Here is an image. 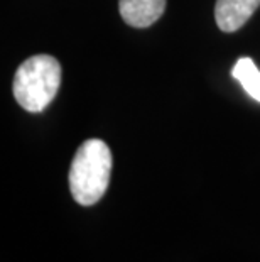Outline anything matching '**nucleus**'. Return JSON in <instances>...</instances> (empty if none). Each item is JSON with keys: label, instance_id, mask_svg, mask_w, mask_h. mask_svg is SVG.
I'll use <instances>...</instances> for the list:
<instances>
[{"label": "nucleus", "instance_id": "nucleus-3", "mask_svg": "<svg viewBox=\"0 0 260 262\" xmlns=\"http://www.w3.org/2000/svg\"><path fill=\"white\" fill-rule=\"evenodd\" d=\"M260 0H217L215 20L223 32H235L258 9Z\"/></svg>", "mask_w": 260, "mask_h": 262}, {"label": "nucleus", "instance_id": "nucleus-5", "mask_svg": "<svg viewBox=\"0 0 260 262\" xmlns=\"http://www.w3.org/2000/svg\"><path fill=\"white\" fill-rule=\"evenodd\" d=\"M231 75L235 76V80L240 81L243 90L253 100L260 102V71L252 58H240L231 70Z\"/></svg>", "mask_w": 260, "mask_h": 262}, {"label": "nucleus", "instance_id": "nucleus-1", "mask_svg": "<svg viewBox=\"0 0 260 262\" xmlns=\"http://www.w3.org/2000/svg\"><path fill=\"white\" fill-rule=\"evenodd\" d=\"M112 174V152L100 139H88L76 150L69 168L71 196L81 206L103 198Z\"/></svg>", "mask_w": 260, "mask_h": 262}, {"label": "nucleus", "instance_id": "nucleus-4", "mask_svg": "<svg viewBox=\"0 0 260 262\" xmlns=\"http://www.w3.org/2000/svg\"><path fill=\"white\" fill-rule=\"evenodd\" d=\"M120 15L137 29L152 26L166 10V0H119Z\"/></svg>", "mask_w": 260, "mask_h": 262}, {"label": "nucleus", "instance_id": "nucleus-2", "mask_svg": "<svg viewBox=\"0 0 260 262\" xmlns=\"http://www.w3.org/2000/svg\"><path fill=\"white\" fill-rule=\"evenodd\" d=\"M61 64L49 54H36L22 63L15 71L12 92L17 103L27 112L39 114L61 86Z\"/></svg>", "mask_w": 260, "mask_h": 262}]
</instances>
